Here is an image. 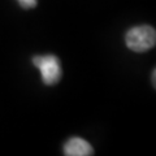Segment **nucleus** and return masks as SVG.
<instances>
[{
    "label": "nucleus",
    "instance_id": "nucleus-1",
    "mask_svg": "<svg viewBox=\"0 0 156 156\" xmlns=\"http://www.w3.org/2000/svg\"><path fill=\"white\" fill-rule=\"evenodd\" d=\"M125 43L129 50L134 52H146L155 47L156 31L150 25L134 26L126 33Z\"/></svg>",
    "mask_w": 156,
    "mask_h": 156
},
{
    "label": "nucleus",
    "instance_id": "nucleus-2",
    "mask_svg": "<svg viewBox=\"0 0 156 156\" xmlns=\"http://www.w3.org/2000/svg\"><path fill=\"white\" fill-rule=\"evenodd\" d=\"M33 64L35 65L42 76V81L44 85L52 86L58 83L61 78V66L58 58L53 55L34 56Z\"/></svg>",
    "mask_w": 156,
    "mask_h": 156
},
{
    "label": "nucleus",
    "instance_id": "nucleus-3",
    "mask_svg": "<svg viewBox=\"0 0 156 156\" xmlns=\"http://www.w3.org/2000/svg\"><path fill=\"white\" fill-rule=\"evenodd\" d=\"M64 155L66 156H91L94 155V148L87 140L74 136L64 144Z\"/></svg>",
    "mask_w": 156,
    "mask_h": 156
},
{
    "label": "nucleus",
    "instance_id": "nucleus-4",
    "mask_svg": "<svg viewBox=\"0 0 156 156\" xmlns=\"http://www.w3.org/2000/svg\"><path fill=\"white\" fill-rule=\"evenodd\" d=\"M17 2L20 3V5L25 9L34 8V7H37V4H38V0H17Z\"/></svg>",
    "mask_w": 156,
    "mask_h": 156
},
{
    "label": "nucleus",
    "instance_id": "nucleus-5",
    "mask_svg": "<svg viewBox=\"0 0 156 156\" xmlns=\"http://www.w3.org/2000/svg\"><path fill=\"white\" fill-rule=\"evenodd\" d=\"M152 85L156 86V69L152 70Z\"/></svg>",
    "mask_w": 156,
    "mask_h": 156
}]
</instances>
